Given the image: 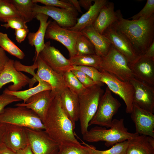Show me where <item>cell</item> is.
Segmentation results:
<instances>
[{
    "mask_svg": "<svg viewBox=\"0 0 154 154\" xmlns=\"http://www.w3.org/2000/svg\"><path fill=\"white\" fill-rule=\"evenodd\" d=\"M111 25L126 37L140 56L144 55L154 41V14L147 19L135 20L122 16Z\"/></svg>",
    "mask_w": 154,
    "mask_h": 154,
    "instance_id": "6da1fadb",
    "label": "cell"
},
{
    "mask_svg": "<svg viewBox=\"0 0 154 154\" xmlns=\"http://www.w3.org/2000/svg\"><path fill=\"white\" fill-rule=\"evenodd\" d=\"M43 123L44 130L59 145L65 142L80 143L74 131L75 127L62 107L60 95L53 99Z\"/></svg>",
    "mask_w": 154,
    "mask_h": 154,
    "instance_id": "7a4b0ae2",
    "label": "cell"
},
{
    "mask_svg": "<svg viewBox=\"0 0 154 154\" xmlns=\"http://www.w3.org/2000/svg\"><path fill=\"white\" fill-rule=\"evenodd\" d=\"M139 135L131 133L125 127L124 119H113L112 126L109 129L96 126L83 135V139L87 142L105 141V145L109 147L117 143L131 139Z\"/></svg>",
    "mask_w": 154,
    "mask_h": 154,
    "instance_id": "3957f363",
    "label": "cell"
},
{
    "mask_svg": "<svg viewBox=\"0 0 154 154\" xmlns=\"http://www.w3.org/2000/svg\"><path fill=\"white\" fill-rule=\"evenodd\" d=\"M103 85L96 84L86 88L78 96L79 120L82 135L88 130V124L95 115L104 91Z\"/></svg>",
    "mask_w": 154,
    "mask_h": 154,
    "instance_id": "277c9868",
    "label": "cell"
},
{
    "mask_svg": "<svg viewBox=\"0 0 154 154\" xmlns=\"http://www.w3.org/2000/svg\"><path fill=\"white\" fill-rule=\"evenodd\" d=\"M5 108L0 114V122L30 129L44 130L43 123L33 110L23 106Z\"/></svg>",
    "mask_w": 154,
    "mask_h": 154,
    "instance_id": "5b68a950",
    "label": "cell"
},
{
    "mask_svg": "<svg viewBox=\"0 0 154 154\" xmlns=\"http://www.w3.org/2000/svg\"><path fill=\"white\" fill-rule=\"evenodd\" d=\"M100 69L123 81H129L134 78L126 58L112 45L107 54L102 57Z\"/></svg>",
    "mask_w": 154,
    "mask_h": 154,
    "instance_id": "8992f818",
    "label": "cell"
},
{
    "mask_svg": "<svg viewBox=\"0 0 154 154\" xmlns=\"http://www.w3.org/2000/svg\"><path fill=\"white\" fill-rule=\"evenodd\" d=\"M121 104L112 95L107 87L100 100L97 111L90 122L89 126L96 125L110 128L112 126V118L117 112Z\"/></svg>",
    "mask_w": 154,
    "mask_h": 154,
    "instance_id": "52a82bcc",
    "label": "cell"
},
{
    "mask_svg": "<svg viewBox=\"0 0 154 154\" xmlns=\"http://www.w3.org/2000/svg\"><path fill=\"white\" fill-rule=\"evenodd\" d=\"M101 74L100 81L106 84L112 92L119 96L126 105L125 112L130 114L133 106L134 88L129 81H123L102 69L99 70Z\"/></svg>",
    "mask_w": 154,
    "mask_h": 154,
    "instance_id": "ba28073f",
    "label": "cell"
},
{
    "mask_svg": "<svg viewBox=\"0 0 154 154\" xmlns=\"http://www.w3.org/2000/svg\"><path fill=\"white\" fill-rule=\"evenodd\" d=\"M25 129L33 154H58L59 145L44 130Z\"/></svg>",
    "mask_w": 154,
    "mask_h": 154,
    "instance_id": "9c48e42d",
    "label": "cell"
},
{
    "mask_svg": "<svg viewBox=\"0 0 154 154\" xmlns=\"http://www.w3.org/2000/svg\"><path fill=\"white\" fill-rule=\"evenodd\" d=\"M81 32L76 31L60 26L55 21L50 20L47 27L45 38L57 41L67 49L70 57L76 55L75 44Z\"/></svg>",
    "mask_w": 154,
    "mask_h": 154,
    "instance_id": "30bf717a",
    "label": "cell"
},
{
    "mask_svg": "<svg viewBox=\"0 0 154 154\" xmlns=\"http://www.w3.org/2000/svg\"><path fill=\"white\" fill-rule=\"evenodd\" d=\"M33 13L45 14L51 17L60 27L67 29L75 25L78 13L76 10H69L60 8L46 6H41L35 3Z\"/></svg>",
    "mask_w": 154,
    "mask_h": 154,
    "instance_id": "8fae6325",
    "label": "cell"
},
{
    "mask_svg": "<svg viewBox=\"0 0 154 154\" xmlns=\"http://www.w3.org/2000/svg\"><path fill=\"white\" fill-rule=\"evenodd\" d=\"M103 35L110 41L113 46L126 58L129 66L135 63L141 56L137 54L126 37L112 26L108 27Z\"/></svg>",
    "mask_w": 154,
    "mask_h": 154,
    "instance_id": "7c38bea8",
    "label": "cell"
},
{
    "mask_svg": "<svg viewBox=\"0 0 154 154\" xmlns=\"http://www.w3.org/2000/svg\"><path fill=\"white\" fill-rule=\"evenodd\" d=\"M50 44V41L45 43L44 47L39 56L51 68L63 75L67 71L71 70L73 66L69 59Z\"/></svg>",
    "mask_w": 154,
    "mask_h": 154,
    "instance_id": "4fadbf2b",
    "label": "cell"
},
{
    "mask_svg": "<svg viewBox=\"0 0 154 154\" xmlns=\"http://www.w3.org/2000/svg\"><path fill=\"white\" fill-rule=\"evenodd\" d=\"M134 88L133 104L140 108L154 113V86L133 78L129 81Z\"/></svg>",
    "mask_w": 154,
    "mask_h": 154,
    "instance_id": "5bb4252c",
    "label": "cell"
},
{
    "mask_svg": "<svg viewBox=\"0 0 154 154\" xmlns=\"http://www.w3.org/2000/svg\"><path fill=\"white\" fill-rule=\"evenodd\" d=\"M38 63L36 75L38 78L46 82L51 88L50 92L54 96L60 95L66 88L63 75L49 67L38 56L35 61Z\"/></svg>",
    "mask_w": 154,
    "mask_h": 154,
    "instance_id": "9a60e30c",
    "label": "cell"
},
{
    "mask_svg": "<svg viewBox=\"0 0 154 154\" xmlns=\"http://www.w3.org/2000/svg\"><path fill=\"white\" fill-rule=\"evenodd\" d=\"M14 61L9 59L4 66L0 74V89L5 85L12 82L13 84L9 86L7 89L12 91H18L30 83L31 78L15 69Z\"/></svg>",
    "mask_w": 154,
    "mask_h": 154,
    "instance_id": "2e32d148",
    "label": "cell"
},
{
    "mask_svg": "<svg viewBox=\"0 0 154 154\" xmlns=\"http://www.w3.org/2000/svg\"><path fill=\"white\" fill-rule=\"evenodd\" d=\"M131 117L139 135L154 138V115L133 104Z\"/></svg>",
    "mask_w": 154,
    "mask_h": 154,
    "instance_id": "e0dca14e",
    "label": "cell"
},
{
    "mask_svg": "<svg viewBox=\"0 0 154 154\" xmlns=\"http://www.w3.org/2000/svg\"><path fill=\"white\" fill-rule=\"evenodd\" d=\"M50 91V90H46L39 92L30 98L25 103H18L15 106H23L31 110L39 117L43 123L55 97Z\"/></svg>",
    "mask_w": 154,
    "mask_h": 154,
    "instance_id": "ac0fdd59",
    "label": "cell"
},
{
    "mask_svg": "<svg viewBox=\"0 0 154 154\" xmlns=\"http://www.w3.org/2000/svg\"><path fill=\"white\" fill-rule=\"evenodd\" d=\"M3 143L15 152L25 147L29 143L25 128L7 124Z\"/></svg>",
    "mask_w": 154,
    "mask_h": 154,
    "instance_id": "d6986e66",
    "label": "cell"
},
{
    "mask_svg": "<svg viewBox=\"0 0 154 154\" xmlns=\"http://www.w3.org/2000/svg\"><path fill=\"white\" fill-rule=\"evenodd\" d=\"M122 16L120 10L114 11V3L108 1L101 9L92 25L101 34L115 21Z\"/></svg>",
    "mask_w": 154,
    "mask_h": 154,
    "instance_id": "ffe728a7",
    "label": "cell"
},
{
    "mask_svg": "<svg viewBox=\"0 0 154 154\" xmlns=\"http://www.w3.org/2000/svg\"><path fill=\"white\" fill-rule=\"evenodd\" d=\"M129 67L134 78L150 85L154 86V58L141 56Z\"/></svg>",
    "mask_w": 154,
    "mask_h": 154,
    "instance_id": "44dd1931",
    "label": "cell"
},
{
    "mask_svg": "<svg viewBox=\"0 0 154 154\" xmlns=\"http://www.w3.org/2000/svg\"><path fill=\"white\" fill-rule=\"evenodd\" d=\"M48 16L43 14H36L35 18L40 23L39 28L36 32H30L27 35L29 44L34 46L35 48L34 62L45 46L44 38L47 27L50 21H48Z\"/></svg>",
    "mask_w": 154,
    "mask_h": 154,
    "instance_id": "7402d4cb",
    "label": "cell"
},
{
    "mask_svg": "<svg viewBox=\"0 0 154 154\" xmlns=\"http://www.w3.org/2000/svg\"><path fill=\"white\" fill-rule=\"evenodd\" d=\"M60 97L62 109L75 127L76 123L79 120L78 95L67 88Z\"/></svg>",
    "mask_w": 154,
    "mask_h": 154,
    "instance_id": "603a6c76",
    "label": "cell"
},
{
    "mask_svg": "<svg viewBox=\"0 0 154 154\" xmlns=\"http://www.w3.org/2000/svg\"><path fill=\"white\" fill-rule=\"evenodd\" d=\"M80 32L93 44L96 54L103 57L107 54L112 44L106 37L97 31L92 25L86 27Z\"/></svg>",
    "mask_w": 154,
    "mask_h": 154,
    "instance_id": "cb8c5ba5",
    "label": "cell"
},
{
    "mask_svg": "<svg viewBox=\"0 0 154 154\" xmlns=\"http://www.w3.org/2000/svg\"><path fill=\"white\" fill-rule=\"evenodd\" d=\"M128 141L126 154H154V138L138 135Z\"/></svg>",
    "mask_w": 154,
    "mask_h": 154,
    "instance_id": "d4e9b609",
    "label": "cell"
},
{
    "mask_svg": "<svg viewBox=\"0 0 154 154\" xmlns=\"http://www.w3.org/2000/svg\"><path fill=\"white\" fill-rule=\"evenodd\" d=\"M108 1L107 0H94V4L87 11L77 19L75 25L68 29L80 32L86 27L92 25L101 9Z\"/></svg>",
    "mask_w": 154,
    "mask_h": 154,
    "instance_id": "484cf974",
    "label": "cell"
},
{
    "mask_svg": "<svg viewBox=\"0 0 154 154\" xmlns=\"http://www.w3.org/2000/svg\"><path fill=\"white\" fill-rule=\"evenodd\" d=\"M36 79L38 84L34 87L24 90L17 91H11L6 88L3 92L13 95L21 100H23V103H25L30 98L39 92L46 90H51V88L49 84L40 79L37 76Z\"/></svg>",
    "mask_w": 154,
    "mask_h": 154,
    "instance_id": "4316f807",
    "label": "cell"
},
{
    "mask_svg": "<svg viewBox=\"0 0 154 154\" xmlns=\"http://www.w3.org/2000/svg\"><path fill=\"white\" fill-rule=\"evenodd\" d=\"M19 13L21 18L27 23L36 17L32 0H9Z\"/></svg>",
    "mask_w": 154,
    "mask_h": 154,
    "instance_id": "83f0119b",
    "label": "cell"
},
{
    "mask_svg": "<svg viewBox=\"0 0 154 154\" xmlns=\"http://www.w3.org/2000/svg\"><path fill=\"white\" fill-rule=\"evenodd\" d=\"M72 66H85L95 67L99 70L102 57L96 54L76 55L68 59Z\"/></svg>",
    "mask_w": 154,
    "mask_h": 154,
    "instance_id": "f1b7e54d",
    "label": "cell"
},
{
    "mask_svg": "<svg viewBox=\"0 0 154 154\" xmlns=\"http://www.w3.org/2000/svg\"><path fill=\"white\" fill-rule=\"evenodd\" d=\"M72 142L63 143L60 145L58 154H93L90 149L93 146Z\"/></svg>",
    "mask_w": 154,
    "mask_h": 154,
    "instance_id": "f546056e",
    "label": "cell"
},
{
    "mask_svg": "<svg viewBox=\"0 0 154 154\" xmlns=\"http://www.w3.org/2000/svg\"><path fill=\"white\" fill-rule=\"evenodd\" d=\"M0 47L19 59H23L25 56L24 52L9 38L6 33L0 32Z\"/></svg>",
    "mask_w": 154,
    "mask_h": 154,
    "instance_id": "4dcf8cb0",
    "label": "cell"
},
{
    "mask_svg": "<svg viewBox=\"0 0 154 154\" xmlns=\"http://www.w3.org/2000/svg\"><path fill=\"white\" fill-rule=\"evenodd\" d=\"M75 47L76 55L96 54L93 44L90 40L82 34L78 37Z\"/></svg>",
    "mask_w": 154,
    "mask_h": 154,
    "instance_id": "1f68e13d",
    "label": "cell"
},
{
    "mask_svg": "<svg viewBox=\"0 0 154 154\" xmlns=\"http://www.w3.org/2000/svg\"><path fill=\"white\" fill-rule=\"evenodd\" d=\"M63 76L67 87L78 96L85 90L86 88L84 87L71 70L65 72Z\"/></svg>",
    "mask_w": 154,
    "mask_h": 154,
    "instance_id": "d6a6232c",
    "label": "cell"
},
{
    "mask_svg": "<svg viewBox=\"0 0 154 154\" xmlns=\"http://www.w3.org/2000/svg\"><path fill=\"white\" fill-rule=\"evenodd\" d=\"M14 17L21 18L16 9L9 0H0V19L4 21Z\"/></svg>",
    "mask_w": 154,
    "mask_h": 154,
    "instance_id": "836d02e7",
    "label": "cell"
},
{
    "mask_svg": "<svg viewBox=\"0 0 154 154\" xmlns=\"http://www.w3.org/2000/svg\"><path fill=\"white\" fill-rule=\"evenodd\" d=\"M128 145L127 140L116 144L110 149L105 150H97L93 146L90 151L93 154H126Z\"/></svg>",
    "mask_w": 154,
    "mask_h": 154,
    "instance_id": "e575fe53",
    "label": "cell"
},
{
    "mask_svg": "<svg viewBox=\"0 0 154 154\" xmlns=\"http://www.w3.org/2000/svg\"><path fill=\"white\" fill-rule=\"evenodd\" d=\"M72 69L82 71L98 84L102 85L104 84L100 81L101 73L96 68L91 66H73Z\"/></svg>",
    "mask_w": 154,
    "mask_h": 154,
    "instance_id": "d590c367",
    "label": "cell"
},
{
    "mask_svg": "<svg viewBox=\"0 0 154 154\" xmlns=\"http://www.w3.org/2000/svg\"><path fill=\"white\" fill-rule=\"evenodd\" d=\"M154 14V0H147L143 8L139 13L129 18L133 20L147 19Z\"/></svg>",
    "mask_w": 154,
    "mask_h": 154,
    "instance_id": "8d00e7d4",
    "label": "cell"
},
{
    "mask_svg": "<svg viewBox=\"0 0 154 154\" xmlns=\"http://www.w3.org/2000/svg\"><path fill=\"white\" fill-rule=\"evenodd\" d=\"M32 1L34 3H40L45 6L55 7L69 10H76L71 5L65 1L64 0H32Z\"/></svg>",
    "mask_w": 154,
    "mask_h": 154,
    "instance_id": "74e56055",
    "label": "cell"
},
{
    "mask_svg": "<svg viewBox=\"0 0 154 154\" xmlns=\"http://www.w3.org/2000/svg\"><path fill=\"white\" fill-rule=\"evenodd\" d=\"M6 23L1 26L7 29L9 28L15 30L19 29H28L26 23L21 18L14 17L8 18L3 21Z\"/></svg>",
    "mask_w": 154,
    "mask_h": 154,
    "instance_id": "f35d334b",
    "label": "cell"
},
{
    "mask_svg": "<svg viewBox=\"0 0 154 154\" xmlns=\"http://www.w3.org/2000/svg\"><path fill=\"white\" fill-rule=\"evenodd\" d=\"M14 66L15 69L19 72H24L28 73L33 76L32 80L35 83L37 81L36 79L37 76L35 70L37 68L38 65L37 62H34V63L31 66H26L22 64L20 61L15 60L14 61Z\"/></svg>",
    "mask_w": 154,
    "mask_h": 154,
    "instance_id": "ab89813d",
    "label": "cell"
},
{
    "mask_svg": "<svg viewBox=\"0 0 154 154\" xmlns=\"http://www.w3.org/2000/svg\"><path fill=\"white\" fill-rule=\"evenodd\" d=\"M71 70L85 88L90 87L96 84H98L80 71L74 69H72Z\"/></svg>",
    "mask_w": 154,
    "mask_h": 154,
    "instance_id": "60d3db41",
    "label": "cell"
},
{
    "mask_svg": "<svg viewBox=\"0 0 154 154\" xmlns=\"http://www.w3.org/2000/svg\"><path fill=\"white\" fill-rule=\"evenodd\" d=\"M21 101V100L13 95L3 92L0 95V114L8 105Z\"/></svg>",
    "mask_w": 154,
    "mask_h": 154,
    "instance_id": "b9f144b4",
    "label": "cell"
},
{
    "mask_svg": "<svg viewBox=\"0 0 154 154\" xmlns=\"http://www.w3.org/2000/svg\"><path fill=\"white\" fill-rule=\"evenodd\" d=\"M15 30V39L19 43H21L25 40L29 33L28 29H19Z\"/></svg>",
    "mask_w": 154,
    "mask_h": 154,
    "instance_id": "7bdbcfd3",
    "label": "cell"
},
{
    "mask_svg": "<svg viewBox=\"0 0 154 154\" xmlns=\"http://www.w3.org/2000/svg\"><path fill=\"white\" fill-rule=\"evenodd\" d=\"M9 59L5 51L0 47V66H4Z\"/></svg>",
    "mask_w": 154,
    "mask_h": 154,
    "instance_id": "ee69618b",
    "label": "cell"
},
{
    "mask_svg": "<svg viewBox=\"0 0 154 154\" xmlns=\"http://www.w3.org/2000/svg\"><path fill=\"white\" fill-rule=\"evenodd\" d=\"M93 0H79L78 1L80 6L88 11L92 6Z\"/></svg>",
    "mask_w": 154,
    "mask_h": 154,
    "instance_id": "f6af8a7d",
    "label": "cell"
},
{
    "mask_svg": "<svg viewBox=\"0 0 154 154\" xmlns=\"http://www.w3.org/2000/svg\"><path fill=\"white\" fill-rule=\"evenodd\" d=\"M143 56L148 58H154V41L152 43Z\"/></svg>",
    "mask_w": 154,
    "mask_h": 154,
    "instance_id": "bcb514c9",
    "label": "cell"
},
{
    "mask_svg": "<svg viewBox=\"0 0 154 154\" xmlns=\"http://www.w3.org/2000/svg\"><path fill=\"white\" fill-rule=\"evenodd\" d=\"M64 1L71 5L78 12L82 13L81 7L78 1L77 0H64Z\"/></svg>",
    "mask_w": 154,
    "mask_h": 154,
    "instance_id": "7dc6e473",
    "label": "cell"
},
{
    "mask_svg": "<svg viewBox=\"0 0 154 154\" xmlns=\"http://www.w3.org/2000/svg\"><path fill=\"white\" fill-rule=\"evenodd\" d=\"M0 154H17L5 145L3 144L0 146Z\"/></svg>",
    "mask_w": 154,
    "mask_h": 154,
    "instance_id": "c3c4849f",
    "label": "cell"
},
{
    "mask_svg": "<svg viewBox=\"0 0 154 154\" xmlns=\"http://www.w3.org/2000/svg\"><path fill=\"white\" fill-rule=\"evenodd\" d=\"M6 125L7 124L0 122V146L3 144V138L6 129Z\"/></svg>",
    "mask_w": 154,
    "mask_h": 154,
    "instance_id": "681fc988",
    "label": "cell"
},
{
    "mask_svg": "<svg viewBox=\"0 0 154 154\" xmlns=\"http://www.w3.org/2000/svg\"><path fill=\"white\" fill-rule=\"evenodd\" d=\"M16 153L17 154H33L29 144L25 148L17 151Z\"/></svg>",
    "mask_w": 154,
    "mask_h": 154,
    "instance_id": "f907efd6",
    "label": "cell"
},
{
    "mask_svg": "<svg viewBox=\"0 0 154 154\" xmlns=\"http://www.w3.org/2000/svg\"><path fill=\"white\" fill-rule=\"evenodd\" d=\"M4 68V66H0V74L3 70Z\"/></svg>",
    "mask_w": 154,
    "mask_h": 154,
    "instance_id": "816d5d0a",
    "label": "cell"
},
{
    "mask_svg": "<svg viewBox=\"0 0 154 154\" xmlns=\"http://www.w3.org/2000/svg\"><path fill=\"white\" fill-rule=\"evenodd\" d=\"M1 146V145H0Z\"/></svg>",
    "mask_w": 154,
    "mask_h": 154,
    "instance_id": "f5cc1de1",
    "label": "cell"
}]
</instances>
